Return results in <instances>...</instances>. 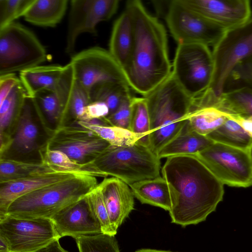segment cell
<instances>
[{
    "mask_svg": "<svg viewBox=\"0 0 252 252\" xmlns=\"http://www.w3.org/2000/svg\"><path fill=\"white\" fill-rule=\"evenodd\" d=\"M161 173L169 189L172 223L185 227L204 221L223 199L224 185L196 155L167 158Z\"/></svg>",
    "mask_w": 252,
    "mask_h": 252,
    "instance_id": "cell-1",
    "label": "cell"
},
{
    "mask_svg": "<svg viewBox=\"0 0 252 252\" xmlns=\"http://www.w3.org/2000/svg\"><path fill=\"white\" fill-rule=\"evenodd\" d=\"M126 9L132 20L134 41L129 58L122 68L130 88L145 96L172 73L167 32L141 1H128Z\"/></svg>",
    "mask_w": 252,
    "mask_h": 252,
    "instance_id": "cell-2",
    "label": "cell"
},
{
    "mask_svg": "<svg viewBox=\"0 0 252 252\" xmlns=\"http://www.w3.org/2000/svg\"><path fill=\"white\" fill-rule=\"evenodd\" d=\"M150 119L149 148L158 151L181 131L192 110L193 99L170 76L148 95Z\"/></svg>",
    "mask_w": 252,
    "mask_h": 252,
    "instance_id": "cell-3",
    "label": "cell"
},
{
    "mask_svg": "<svg viewBox=\"0 0 252 252\" xmlns=\"http://www.w3.org/2000/svg\"><path fill=\"white\" fill-rule=\"evenodd\" d=\"M98 184L95 177L76 174L19 197L9 205L5 215L51 219L64 208L82 199Z\"/></svg>",
    "mask_w": 252,
    "mask_h": 252,
    "instance_id": "cell-4",
    "label": "cell"
},
{
    "mask_svg": "<svg viewBox=\"0 0 252 252\" xmlns=\"http://www.w3.org/2000/svg\"><path fill=\"white\" fill-rule=\"evenodd\" d=\"M160 159L147 146L110 145L94 161L102 172L128 185L160 176Z\"/></svg>",
    "mask_w": 252,
    "mask_h": 252,
    "instance_id": "cell-5",
    "label": "cell"
},
{
    "mask_svg": "<svg viewBox=\"0 0 252 252\" xmlns=\"http://www.w3.org/2000/svg\"><path fill=\"white\" fill-rule=\"evenodd\" d=\"M212 52L214 70L206 91L217 98L224 92L235 67L252 57V17L242 25L226 31Z\"/></svg>",
    "mask_w": 252,
    "mask_h": 252,
    "instance_id": "cell-6",
    "label": "cell"
},
{
    "mask_svg": "<svg viewBox=\"0 0 252 252\" xmlns=\"http://www.w3.org/2000/svg\"><path fill=\"white\" fill-rule=\"evenodd\" d=\"M47 57L37 36L24 26L13 22L0 30V76L41 65Z\"/></svg>",
    "mask_w": 252,
    "mask_h": 252,
    "instance_id": "cell-7",
    "label": "cell"
},
{
    "mask_svg": "<svg viewBox=\"0 0 252 252\" xmlns=\"http://www.w3.org/2000/svg\"><path fill=\"white\" fill-rule=\"evenodd\" d=\"M213 70L212 52L209 47L197 43L178 44L172 74L193 99L208 89Z\"/></svg>",
    "mask_w": 252,
    "mask_h": 252,
    "instance_id": "cell-8",
    "label": "cell"
},
{
    "mask_svg": "<svg viewBox=\"0 0 252 252\" xmlns=\"http://www.w3.org/2000/svg\"><path fill=\"white\" fill-rule=\"evenodd\" d=\"M165 20L170 33L178 44L197 43L214 47L226 31L180 0L170 1Z\"/></svg>",
    "mask_w": 252,
    "mask_h": 252,
    "instance_id": "cell-9",
    "label": "cell"
},
{
    "mask_svg": "<svg viewBox=\"0 0 252 252\" xmlns=\"http://www.w3.org/2000/svg\"><path fill=\"white\" fill-rule=\"evenodd\" d=\"M196 156L223 185L252 186V163L248 151L214 142Z\"/></svg>",
    "mask_w": 252,
    "mask_h": 252,
    "instance_id": "cell-10",
    "label": "cell"
},
{
    "mask_svg": "<svg viewBox=\"0 0 252 252\" xmlns=\"http://www.w3.org/2000/svg\"><path fill=\"white\" fill-rule=\"evenodd\" d=\"M0 236L10 252H34L60 239L51 219L7 215L0 218Z\"/></svg>",
    "mask_w": 252,
    "mask_h": 252,
    "instance_id": "cell-11",
    "label": "cell"
},
{
    "mask_svg": "<svg viewBox=\"0 0 252 252\" xmlns=\"http://www.w3.org/2000/svg\"><path fill=\"white\" fill-rule=\"evenodd\" d=\"M52 131L45 145L80 163L93 162L110 145L94 131L79 125H63Z\"/></svg>",
    "mask_w": 252,
    "mask_h": 252,
    "instance_id": "cell-12",
    "label": "cell"
},
{
    "mask_svg": "<svg viewBox=\"0 0 252 252\" xmlns=\"http://www.w3.org/2000/svg\"><path fill=\"white\" fill-rule=\"evenodd\" d=\"M69 63L77 79L89 92L102 83H127L122 67L109 51L103 48L85 49L72 56Z\"/></svg>",
    "mask_w": 252,
    "mask_h": 252,
    "instance_id": "cell-13",
    "label": "cell"
},
{
    "mask_svg": "<svg viewBox=\"0 0 252 252\" xmlns=\"http://www.w3.org/2000/svg\"><path fill=\"white\" fill-rule=\"evenodd\" d=\"M119 2L118 0H71L65 52L74 55L77 38L82 33L96 34L97 25L111 18Z\"/></svg>",
    "mask_w": 252,
    "mask_h": 252,
    "instance_id": "cell-14",
    "label": "cell"
},
{
    "mask_svg": "<svg viewBox=\"0 0 252 252\" xmlns=\"http://www.w3.org/2000/svg\"><path fill=\"white\" fill-rule=\"evenodd\" d=\"M180 0L225 31L242 25L252 17L249 0Z\"/></svg>",
    "mask_w": 252,
    "mask_h": 252,
    "instance_id": "cell-15",
    "label": "cell"
},
{
    "mask_svg": "<svg viewBox=\"0 0 252 252\" xmlns=\"http://www.w3.org/2000/svg\"><path fill=\"white\" fill-rule=\"evenodd\" d=\"M51 220L60 238L70 236L76 239L102 233L100 223L85 197L60 211Z\"/></svg>",
    "mask_w": 252,
    "mask_h": 252,
    "instance_id": "cell-16",
    "label": "cell"
},
{
    "mask_svg": "<svg viewBox=\"0 0 252 252\" xmlns=\"http://www.w3.org/2000/svg\"><path fill=\"white\" fill-rule=\"evenodd\" d=\"M54 91L62 108V118L58 126L68 119L82 121L85 108L91 102L90 92L77 79L70 63L64 65Z\"/></svg>",
    "mask_w": 252,
    "mask_h": 252,
    "instance_id": "cell-17",
    "label": "cell"
},
{
    "mask_svg": "<svg viewBox=\"0 0 252 252\" xmlns=\"http://www.w3.org/2000/svg\"><path fill=\"white\" fill-rule=\"evenodd\" d=\"M111 226L115 232L134 209V195L128 185L116 177L98 184Z\"/></svg>",
    "mask_w": 252,
    "mask_h": 252,
    "instance_id": "cell-18",
    "label": "cell"
},
{
    "mask_svg": "<svg viewBox=\"0 0 252 252\" xmlns=\"http://www.w3.org/2000/svg\"><path fill=\"white\" fill-rule=\"evenodd\" d=\"M76 174H78L67 172L51 173L32 176L0 184V218L5 215L9 205L19 197Z\"/></svg>",
    "mask_w": 252,
    "mask_h": 252,
    "instance_id": "cell-19",
    "label": "cell"
},
{
    "mask_svg": "<svg viewBox=\"0 0 252 252\" xmlns=\"http://www.w3.org/2000/svg\"><path fill=\"white\" fill-rule=\"evenodd\" d=\"M35 103L33 97H26L19 117L12 146L22 154L32 152L38 147V127L34 123Z\"/></svg>",
    "mask_w": 252,
    "mask_h": 252,
    "instance_id": "cell-20",
    "label": "cell"
},
{
    "mask_svg": "<svg viewBox=\"0 0 252 252\" xmlns=\"http://www.w3.org/2000/svg\"><path fill=\"white\" fill-rule=\"evenodd\" d=\"M63 69L57 64L39 65L19 72V79L27 95L34 97L41 92L54 91Z\"/></svg>",
    "mask_w": 252,
    "mask_h": 252,
    "instance_id": "cell-21",
    "label": "cell"
},
{
    "mask_svg": "<svg viewBox=\"0 0 252 252\" xmlns=\"http://www.w3.org/2000/svg\"><path fill=\"white\" fill-rule=\"evenodd\" d=\"M213 143L208 137L193 131L187 120L180 132L158 151L157 156L161 159L179 155H196Z\"/></svg>",
    "mask_w": 252,
    "mask_h": 252,
    "instance_id": "cell-22",
    "label": "cell"
},
{
    "mask_svg": "<svg viewBox=\"0 0 252 252\" xmlns=\"http://www.w3.org/2000/svg\"><path fill=\"white\" fill-rule=\"evenodd\" d=\"M133 41L132 20L125 9L114 23L109 44V52L122 68L129 58Z\"/></svg>",
    "mask_w": 252,
    "mask_h": 252,
    "instance_id": "cell-23",
    "label": "cell"
},
{
    "mask_svg": "<svg viewBox=\"0 0 252 252\" xmlns=\"http://www.w3.org/2000/svg\"><path fill=\"white\" fill-rule=\"evenodd\" d=\"M129 187L134 196L142 204L170 210L171 202L168 185L162 177L141 181Z\"/></svg>",
    "mask_w": 252,
    "mask_h": 252,
    "instance_id": "cell-24",
    "label": "cell"
},
{
    "mask_svg": "<svg viewBox=\"0 0 252 252\" xmlns=\"http://www.w3.org/2000/svg\"><path fill=\"white\" fill-rule=\"evenodd\" d=\"M41 161L59 172L86 174L95 177L107 178L108 175L100 171L94 162H77L64 153L50 149L46 145L39 150Z\"/></svg>",
    "mask_w": 252,
    "mask_h": 252,
    "instance_id": "cell-25",
    "label": "cell"
},
{
    "mask_svg": "<svg viewBox=\"0 0 252 252\" xmlns=\"http://www.w3.org/2000/svg\"><path fill=\"white\" fill-rule=\"evenodd\" d=\"M67 5V0H35L24 17L35 26L54 27L62 21Z\"/></svg>",
    "mask_w": 252,
    "mask_h": 252,
    "instance_id": "cell-26",
    "label": "cell"
},
{
    "mask_svg": "<svg viewBox=\"0 0 252 252\" xmlns=\"http://www.w3.org/2000/svg\"><path fill=\"white\" fill-rule=\"evenodd\" d=\"M213 107L232 116H252V89L240 86L226 90L216 98Z\"/></svg>",
    "mask_w": 252,
    "mask_h": 252,
    "instance_id": "cell-27",
    "label": "cell"
},
{
    "mask_svg": "<svg viewBox=\"0 0 252 252\" xmlns=\"http://www.w3.org/2000/svg\"><path fill=\"white\" fill-rule=\"evenodd\" d=\"M56 172H63L57 171L41 161L26 162L0 158V184L32 176Z\"/></svg>",
    "mask_w": 252,
    "mask_h": 252,
    "instance_id": "cell-28",
    "label": "cell"
},
{
    "mask_svg": "<svg viewBox=\"0 0 252 252\" xmlns=\"http://www.w3.org/2000/svg\"><path fill=\"white\" fill-rule=\"evenodd\" d=\"M207 137L214 142L247 151L252 145V137L228 114L224 123Z\"/></svg>",
    "mask_w": 252,
    "mask_h": 252,
    "instance_id": "cell-29",
    "label": "cell"
},
{
    "mask_svg": "<svg viewBox=\"0 0 252 252\" xmlns=\"http://www.w3.org/2000/svg\"><path fill=\"white\" fill-rule=\"evenodd\" d=\"M27 95L20 81L0 103V134L10 135L8 130L13 122L17 123Z\"/></svg>",
    "mask_w": 252,
    "mask_h": 252,
    "instance_id": "cell-30",
    "label": "cell"
},
{
    "mask_svg": "<svg viewBox=\"0 0 252 252\" xmlns=\"http://www.w3.org/2000/svg\"><path fill=\"white\" fill-rule=\"evenodd\" d=\"M130 87L126 82H108L93 87L90 90L91 102H104L109 109V115L113 113L123 101L132 95Z\"/></svg>",
    "mask_w": 252,
    "mask_h": 252,
    "instance_id": "cell-31",
    "label": "cell"
},
{
    "mask_svg": "<svg viewBox=\"0 0 252 252\" xmlns=\"http://www.w3.org/2000/svg\"><path fill=\"white\" fill-rule=\"evenodd\" d=\"M227 114L214 107H206L192 111L187 119L191 128L196 133L207 136L221 126Z\"/></svg>",
    "mask_w": 252,
    "mask_h": 252,
    "instance_id": "cell-32",
    "label": "cell"
},
{
    "mask_svg": "<svg viewBox=\"0 0 252 252\" xmlns=\"http://www.w3.org/2000/svg\"><path fill=\"white\" fill-rule=\"evenodd\" d=\"M78 125L91 130L110 145L117 147L131 146L140 142L142 137L130 130L115 126L94 125L87 122L78 121Z\"/></svg>",
    "mask_w": 252,
    "mask_h": 252,
    "instance_id": "cell-33",
    "label": "cell"
},
{
    "mask_svg": "<svg viewBox=\"0 0 252 252\" xmlns=\"http://www.w3.org/2000/svg\"><path fill=\"white\" fill-rule=\"evenodd\" d=\"M129 130L142 137L139 142L149 147L150 119L146 99L133 96Z\"/></svg>",
    "mask_w": 252,
    "mask_h": 252,
    "instance_id": "cell-34",
    "label": "cell"
},
{
    "mask_svg": "<svg viewBox=\"0 0 252 252\" xmlns=\"http://www.w3.org/2000/svg\"><path fill=\"white\" fill-rule=\"evenodd\" d=\"M33 98L39 117L45 118L52 123H60L62 118V108L55 91L41 92Z\"/></svg>",
    "mask_w": 252,
    "mask_h": 252,
    "instance_id": "cell-35",
    "label": "cell"
},
{
    "mask_svg": "<svg viewBox=\"0 0 252 252\" xmlns=\"http://www.w3.org/2000/svg\"><path fill=\"white\" fill-rule=\"evenodd\" d=\"M79 252H120L114 236L103 233L75 239Z\"/></svg>",
    "mask_w": 252,
    "mask_h": 252,
    "instance_id": "cell-36",
    "label": "cell"
},
{
    "mask_svg": "<svg viewBox=\"0 0 252 252\" xmlns=\"http://www.w3.org/2000/svg\"><path fill=\"white\" fill-rule=\"evenodd\" d=\"M85 198L100 223L102 233L114 236L117 232L111 226L98 184L86 195Z\"/></svg>",
    "mask_w": 252,
    "mask_h": 252,
    "instance_id": "cell-37",
    "label": "cell"
},
{
    "mask_svg": "<svg viewBox=\"0 0 252 252\" xmlns=\"http://www.w3.org/2000/svg\"><path fill=\"white\" fill-rule=\"evenodd\" d=\"M35 0H0V30L25 15Z\"/></svg>",
    "mask_w": 252,
    "mask_h": 252,
    "instance_id": "cell-38",
    "label": "cell"
},
{
    "mask_svg": "<svg viewBox=\"0 0 252 252\" xmlns=\"http://www.w3.org/2000/svg\"><path fill=\"white\" fill-rule=\"evenodd\" d=\"M228 85H234L231 89L247 86L252 89V57L243 60L235 67L226 82L225 88Z\"/></svg>",
    "mask_w": 252,
    "mask_h": 252,
    "instance_id": "cell-39",
    "label": "cell"
},
{
    "mask_svg": "<svg viewBox=\"0 0 252 252\" xmlns=\"http://www.w3.org/2000/svg\"><path fill=\"white\" fill-rule=\"evenodd\" d=\"M132 97L131 95L125 99L118 108L106 118L111 126L129 129Z\"/></svg>",
    "mask_w": 252,
    "mask_h": 252,
    "instance_id": "cell-40",
    "label": "cell"
},
{
    "mask_svg": "<svg viewBox=\"0 0 252 252\" xmlns=\"http://www.w3.org/2000/svg\"><path fill=\"white\" fill-rule=\"evenodd\" d=\"M109 113V109L104 102L92 101L85 107L82 121L87 122L95 119L105 118Z\"/></svg>",
    "mask_w": 252,
    "mask_h": 252,
    "instance_id": "cell-41",
    "label": "cell"
},
{
    "mask_svg": "<svg viewBox=\"0 0 252 252\" xmlns=\"http://www.w3.org/2000/svg\"><path fill=\"white\" fill-rule=\"evenodd\" d=\"M20 82L15 73L0 76V103L2 102L13 88Z\"/></svg>",
    "mask_w": 252,
    "mask_h": 252,
    "instance_id": "cell-42",
    "label": "cell"
},
{
    "mask_svg": "<svg viewBox=\"0 0 252 252\" xmlns=\"http://www.w3.org/2000/svg\"><path fill=\"white\" fill-rule=\"evenodd\" d=\"M229 116L238 122L244 130L252 137V116L248 117Z\"/></svg>",
    "mask_w": 252,
    "mask_h": 252,
    "instance_id": "cell-43",
    "label": "cell"
},
{
    "mask_svg": "<svg viewBox=\"0 0 252 252\" xmlns=\"http://www.w3.org/2000/svg\"><path fill=\"white\" fill-rule=\"evenodd\" d=\"M34 252H68L60 245L59 240L55 241L48 245Z\"/></svg>",
    "mask_w": 252,
    "mask_h": 252,
    "instance_id": "cell-44",
    "label": "cell"
},
{
    "mask_svg": "<svg viewBox=\"0 0 252 252\" xmlns=\"http://www.w3.org/2000/svg\"><path fill=\"white\" fill-rule=\"evenodd\" d=\"M0 252H10L9 245L6 240L0 236Z\"/></svg>",
    "mask_w": 252,
    "mask_h": 252,
    "instance_id": "cell-45",
    "label": "cell"
},
{
    "mask_svg": "<svg viewBox=\"0 0 252 252\" xmlns=\"http://www.w3.org/2000/svg\"><path fill=\"white\" fill-rule=\"evenodd\" d=\"M135 252H172L170 251L152 250V249H140L137 250Z\"/></svg>",
    "mask_w": 252,
    "mask_h": 252,
    "instance_id": "cell-46",
    "label": "cell"
},
{
    "mask_svg": "<svg viewBox=\"0 0 252 252\" xmlns=\"http://www.w3.org/2000/svg\"><path fill=\"white\" fill-rule=\"evenodd\" d=\"M248 152H249L250 157V158H251V161L252 163V145L249 149Z\"/></svg>",
    "mask_w": 252,
    "mask_h": 252,
    "instance_id": "cell-47",
    "label": "cell"
}]
</instances>
